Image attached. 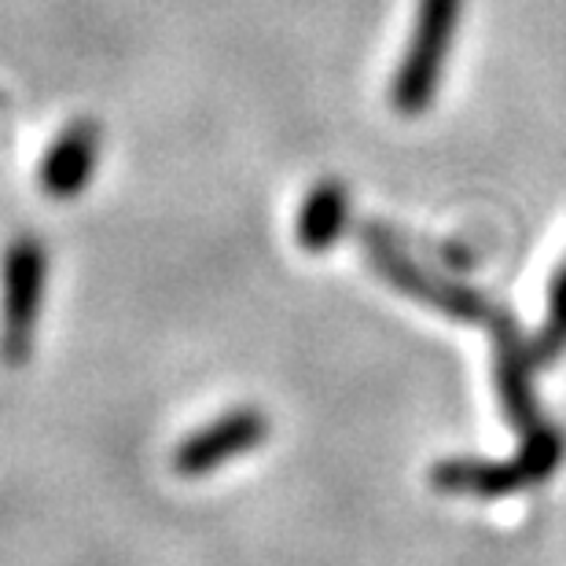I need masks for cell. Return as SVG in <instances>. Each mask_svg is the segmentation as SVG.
Returning <instances> with one entry per match:
<instances>
[{
    "label": "cell",
    "mask_w": 566,
    "mask_h": 566,
    "mask_svg": "<svg viewBox=\"0 0 566 566\" xmlns=\"http://www.w3.org/2000/svg\"><path fill=\"white\" fill-rule=\"evenodd\" d=\"M463 15V0H420L416 4L412 33L405 44L401 66L390 82V107L412 118L430 111L446 71V55L457 41Z\"/></svg>",
    "instance_id": "6da1fadb"
},
{
    "label": "cell",
    "mask_w": 566,
    "mask_h": 566,
    "mask_svg": "<svg viewBox=\"0 0 566 566\" xmlns=\"http://www.w3.org/2000/svg\"><path fill=\"white\" fill-rule=\"evenodd\" d=\"M49 287V251L38 235H19L8 243L0 262V360L22 368L33 354L38 321Z\"/></svg>",
    "instance_id": "7a4b0ae2"
},
{
    "label": "cell",
    "mask_w": 566,
    "mask_h": 566,
    "mask_svg": "<svg viewBox=\"0 0 566 566\" xmlns=\"http://www.w3.org/2000/svg\"><path fill=\"white\" fill-rule=\"evenodd\" d=\"M563 460V434L545 423L526 430V441L515 460H441L430 471V482L441 493H474V496H507L526 485L545 482Z\"/></svg>",
    "instance_id": "3957f363"
},
{
    "label": "cell",
    "mask_w": 566,
    "mask_h": 566,
    "mask_svg": "<svg viewBox=\"0 0 566 566\" xmlns=\"http://www.w3.org/2000/svg\"><path fill=\"white\" fill-rule=\"evenodd\" d=\"M269 438V420L254 405H240V409L221 412L218 420L202 423L196 434H188L174 449V471L180 479H207V474L221 471L224 463L254 452Z\"/></svg>",
    "instance_id": "277c9868"
},
{
    "label": "cell",
    "mask_w": 566,
    "mask_h": 566,
    "mask_svg": "<svg viewBox=\"0 0 566 566\" xmlns=\"http://www.w3.org/2000/svg\"><path fill=\"white\" fill-rule=\"evenodd\" d=\"M365 247L371 254V265L379 269V276L390 280L398 291L412 294L416 302H427V305H434V310L452 313V316H468V321L485 313V305L474 298L471 291H460V287H452V283L434 280V276H427L423 269H416L409 258L394 247V240H387L379 229L365 232Z\"/></svg>",
    "instance_id": "5b68a950"
},
{
    "label": "cell",
    "mask_w": 566,
    "mask_h": 566,
    "mask_svg": "<svg viewBox=\"0 0 566 566\" xmlns=\"http://www.w3.org/2000/svg\"><path fill=\"white\" fill-rule=\"evenodd\" d=\"M99 144H104V129L93 118H74L63 126L60 137L52 140L49 155L41 163V191L49 199H74L82 196L93 180V169L99 163Z\"/></svg>",
    "instance_id": "8992f818"
},
{
    "label": "cell",
    "mask_w": 566,
    "mask_h": 566,
    "mask_svg": "<svg viewBox=\"0 0 566 566\" xmlns=\"http://www.w3.org/2000/svg\"><path fill=\"white\" fill-rule=\"evenodd\" d=\"M349 224V191L343 180L324 177L321 185H313L310 196L302 199L298 221H294V240L302 251L324 254L327 247L338 243V235Z\"/></svg>",
    "instance_id": "52a82bcc"
},
{
    "label": "cell",
    "mask_w": 566,
    "mask_h": 566,
    "mask_svg": "<svg viewBox=\"0 0 566 566\" xmlns=\"http://www.w3.org/2000/svg\"><path fill=\"white\" fill-rule=\"evenodd\" d=\"M496 387H501L507 420H512L518 430H534L541 423L534 412V398H530L526 354L518 349L515 332L507 324L496 327Z\"/></svg>",
    "instance_id": "ba28073f"
},
{
    "label": "cell",
    "mask_w": 566,
    "mask_h": 566,
    "mask_svg": "<svg viewBox=\"0 0 566 566\" xmlns=\"http://www.w3.org/2000/svg\"><path fill=\"white\" fill-rule=\"evenodd\" d=\"M566 346V269H559L556 283H552V302H548V324L545 332H541L537 346H534V360L541 365H548V360H556Z\"/></svg>",
    "instance_id": "9c48e42d"
}]
</instances>
